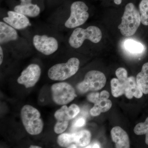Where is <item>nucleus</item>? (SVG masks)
Masks as SVG:
<instances>
[{"mask_svg":"<svg viewBox=\"0 0 148 148\" xmlns=\"http://www.w3.org/2000/svg\"><path fill=\"white\" fill-rule=\"evenodd\" d=\"M102 38V32L98 27L90 26L86 29L77 27L70 35L68 41L71 47L78 49L82 46L85 40L98 43Z\"/></svg>","mask_w":148,"mask_h":148,"instance_id":"1","label":"nucleus"},{"mask_svg":"<svg viewBox=\"0 0 148 148\" xmlns=\"http://www.w3.org/2000/svg\"><path fill=\"white\" fill-rule=\"evenodd\" d=\"M141 22L140 12L135 5L130 3L125 6L121 23L118 28L123 36H131L137 32Z\"/></svg>","mask_w":148,"mask_h":148,"instance_id":"2","label":"nucleus"},{"mask_svg":"<svg viewBox=\"0 0 148 148\" xmlns=\"http://www.w3.org/2000/svg\"><path fill=\"white\" fill-rule=\"evenodd\" d=\"M21 117L23 125L29 134L37 135L42 132L43 122L39 111L36 108L25 105L21 109Z\"/></svg>","mask_w":148,"mask_h":148,"instance_id":"3","label":"nucleus"},{"mask_svg":"<svg viewBox=\"0 0 148 148\" xmlns=\"http://www.w3.org/2000/svg\"><path fill=\"white\" fill-rule=\"evenodd\" d=\"M79 65V60L72 57L66 63H59L51 66L48 71V76L52 80H65L76 73Z\"/></svg>","mask_w":148,"mask_h":148,"instance_id":"4","label":"nucleus"},{"mask_svg":"<svg viewBox=\"0 0 148 148\" xmlns=\"http://www.w3.org/2000/svg\"><path fill=\"white\" fill-rule=\"evenodd\" d=\"M32 44L38 52L45 56L55 53L60 47L58 38L51 34L38 33L33 36Z\"/></svg>","mask_w":148,"mask_h":148,"instance_id":"5","label":"nucleus"},{"mask_svg":"<svg viewBox=\"0 0 148 148\" xmlns=\"http://www.w3.org/2000/svg\"><path fill=\"white\" fill-rule=\"evenodd\" d=\"M70 15L63 26L67 29H75L83 25L89 18L88 8L83 2L77 1L71 5Z\"/></svg>","mask_w":148,"mask_h":148,"instance_id":"6","label":"nucleus"},{"mask_svg":"<svg viewBox=\"0 0 148 148\" xmlns=\"http://www.w3.org/2000/svg\"><path fill=\"white\" fill-rule=\"evenodd\" d=\"M106 80V76L102 72L97 71H90L85 76L83 81L77 84V88L81 93L90 91H97L104 87Z\"/></svg>","mask_w":148,"mask_h":148,"instance_id":"7","label":"nucleus"},{"mask_svg":"<svg viewBox=\"0 0 148 148\" xmlns=\"http://www.w3.org/2000/svg\"><path fill=\"white\" fill-rule=\"evenodd\" d=\"M51 89L52 99L57 105H66L72 102L77 96L73 87L68 83L54 84Z\"/></svg>","mask_w":148,"mask_h":148,"instance_id":"8","label":"nucleus"},{"mask_svg":"<svg viewBox=\"0 0 148 148\" xmlns=\"http://www.w3.org/2000/svg\"><path fill=\"white\" fill-rule=\"evenodd\" d=\"M41 74V69L38 64H30L21 72L17 82L27 88L34 86L38 81Z\"/></svg>","mask_w":148,"mask_h":148,"instance_id":"9","label":"nucleus"},{"mask_svg":"<svg viewBox=\"0 0 148 148\" xmlns=\"http://www.w3.org/2000/svg\"><path fill=\"white\" fill-rule=\"evenodd\" d=\"M2 20L10 26L18 30L26 29L30 24L28 16L14 10L8 11L6 16H4Z\"/></svg>","mask_w":148,"mask_h":148,"instance_id":"10","label":"nucleus"},{"mask_svg":"<svg viewBox=\"0 0 148 148\" xmlns=\"http://www.w3.org/2000/svg\"><path fill=\"white\" fill-rule=\"evenodd\" d=\"M18 38V32L16 29L3 21H0V44L1 46L16 41Z\"/></svg>","mask_w":148,"mask_h":148,"instance_id":"11","label":"nucleus"},{"mask_svg":"<svg viewBox=\"0 0 148 148\" xmlns=\"http://www.w3.org/2000/svg\"><path fill=\"white\" fill-rule=\"evenodd\" d=\"M68 107L64 105L55 112L54 117L57 120L54 125V131L56 134H61L67 129L71 119L68 114Z\"/></svg>","mask_w":148,"mask_h":148,"instance_id":"12","label":"nucleus"},{"mask_svg":"<svg viewBox=\"0 0 148 148\" xmlns=\"http://www.w3.org/2000/svg\"><path fill=\"white\" fill-rule=\"evenodd\" d=\"M113 141L117 148H130L129 138L127 133L119 126L114 127L111 130Z\"/></svg>","mask_w":148,"mask_h":148,"instance_id":"13","label":"nucleus"},{"mask_svg":"<svg viewBox=\"0 0 148 148\" xmlns=\"http://www.w3.org/2000/svg\"><path fill=\"white\" fill-rule=\"evenodd\" d=\"M14 10L30 17H37L39 15L41 11L40 8L38 5L32 3L17 5L14 7Z\"/></svg>","mask_w":148,"mask_h":148,"instance_id":"14","label":"nucleus"},{"mask_svg":"<svg viewBox=\"0 0 148 148\" xmlns=\"http://www.w3.org/2000/svg\"><path fill=\"white\" fill-rule=\"evenodd\" d=\"M143 92L138 87L136 79L134 77H128L126 84L125 94L128 99H132L133 97L137 98H141L143 96Z\"/></svg>","mask_w":148,"mask_h":148,"instance_id":"15","label":"nucleus"},{"mask_svg":"<svg viewBox=\"0 0 148 148\" xmlns=\"http://www.w3.org/2000/svg\"><path fill=\"white\" fill-rule=\"evenodd\" d=\"M91 134L87 130H82L73 133V145L80 147H86L90 143Z\"/></svg>","mask_w":148,"mask_h":148,"instance_id":"16","label":"nucleus"},{"mask_svg":"<svg viewBox=\"0 0 148 148\" xmlns=\"http://www.w3.org/2000/svg\"><path fill=\"white\" fill-rule=\"evenodd\" d=\"M136 81L144 94H148V62L143 65L142 71L137 75Z\"/></svg>","mask_w":148,"mask_h":148,"instance_id":"17","label":"nucleus"},{"mask_svg":"<svg viewBox=\"0 0 148 148\" xmlns=\"http://www.w3.org/2000/svg\"><path fill=\"white\" fill-rule=\"evenodd\" d=\"M112 103L109 99H100L94 103L93 108L90 110V113L93 116H98L101 113L106 112L110 109Z\"/></svg>","mask_w":148,"mask_h":148,"instance_id":"18","label":"nucleus"},{"mask_svg":"<svg viewBox=\"0 0 148 148\" xmlns=\"http://www.w3.org/2000/svg\"><path fill=\"white\" fill-rule=\"evenodd\" d=\"M126 83L121 82L117 78H113L111 80V90L113 96L117 98L125 94Z\"/></svg>","mask_w":148,"mask_h":148,"instance_id":"19","label":"nucleus"},{"mask_svg":"<svg viewBox=\"0 0 148 148\" xmlns=\"http://www.w3.org/2000/svg\"><path fill=\"white\" fill-rule=\"evenodd\" d=\"M125 49L132 53H139L143 52L144 50V46L142 44L134 40H128L124 43Z\"/></svg>","mask_w":148,"mask_h":148,"instance_id":"20","label":"nucleus"},{"mask_svg":"<svg viewBox=\"0 0 148 148\" xmlns=\"http://www.w3.org/2000/svg\"><path fill=\"white\" fill-rule=\"evenodd\" d=\"M141 23L148 26V0H142L139 5Z\"/></svg>","mask_w":148,"mask_h":148,"instance_id":"21","label":"nucleus"},{"mask_svg":"<svg viewBox=\"0 0 148 148\" xmlns=\"http://www.w3.org/2000/svg\"><path fill=\"white\" fill-rule=\"evenodd\" d=\"M134 131L137 135H146L145 142L148 145V117L144 123H140L135 126Z\"/></svg>","mask_w":148,"mask_h":148,"instance_id":"22","label":"nucleus"},{"mask_svg":"<svg viewBox=\"0 0 148 148\" xmlns=\"http://www.w3.org/2000/svg\"><path fill=\"white\" fill-rule=\"evenodd\" d=\"M116 75L118 79L121 82L126 84L128 80L127 71L123 68H119L116 71Z\"/></svg>","mask_w":148,"mask_h":148,"instance_id":"23","label":"nucleus"},{"mask_svg":"<svg viewBox=\"0 0 148 148\" xmlns=\"http://www.w3.org/2000/svg\"><path fill=\"white\" fill-rule=\"evenodd\" d=\"M79 107L75 104H72L69 108H68L67 110L68 116L71 119L76 116L79 113Z\"/></svg>","mask_w":148,"mask_h":148,"instance_id":"24","label":"nucleus"},{"mask_svg":"<svg viewBox=\"0 0 148 148\" xmlns=\"http://www.w3.org/2000/svg\"><path fill=\"white\" fill-rule=\"evenodd\" d=\"M100 96L99 92H92L88 95L87 99L88 101L94 104L100 99Z\"/></svg>","mask_w":148,"mask_h":148,"instance_id":"25","label":"nucleus"},{"mask_svg":"<svg viewBox=\"0 0 148 148\" xmlns=\"http://www.w3.org/2000/svg\"><path fill=\"white\" fill-rule=\"evenodd\" d=\"M86 123V120L84 118L80 117L77 119L73 124V126L75 127H80L84 126Z\"/></svg>","mask_w":148,"mask_h":148,"instance_id":"26","label":"nucleus"},{"mask_svg":"<svg viewBox=\"0 0 148 148\" xmlns=\"http://www.w3.org/2000/svg\"><path fill=\"white\" fill-rule=\"evenodd\" d=\"M110 97V93L107 90H104L100 93V98L103 99H108Z\"/></svg>","mask_w":148,"mask_h":148,"instance_id":"27","label":"nucleus"},{"mask_svg":"<svg viewBox=\"0 0 148 148\" xmlns=\"http://www.w3.org/2000/svg\"><path fill=\"white\" fill-rule=\"evenodd\" d=\"M4 58L3 50L2 46H0V65H1L3 63Z\"/></svg>","mask_w":148,"mask_h":148,"instance_id":"28","label":"nucleus"},{"mask_svg":"<svg viewBox=\"0 0 148 148\" xmlns=\"http://www.w3.org/2000/svg\"><path fill=\"white\" fill-rule=\"evenodd\" d=\"M100 145L98 143H92V145H87L85 148H100Z\"/></svg>","mask_w":148,"mask_h":148,"instance_id":"29","label":"nucleus"},{"mask_svg":"<svg viewBox=\"0 0 148 148\" xmlns=\"http://www.w3.org/2000/svg\"><path fill=\"white\" fill-rule=\"evenodd\" d=\"M32 0H20V4H19L24 5L32 3Z\"/></svg>","mask_w":148,"mask_h":148,"instance_id":"30","label":"nucleus"},{"mask_svg":"<svg viewBox=\"0 0 148 148\" xmlns=\"http://www.w3.org/2000/svg\"><path fill=\"white\" fill-rule=\"evenodd\" d=\"M114 2L116 4L119 5L121 3L122 0H114Z\"/></svg>","mask_w":148,"mask_h":148,"instance_id":"31","label":"nucleus"},{"mask_svg":"<svg viewBox=\"0 0 148 148\" xmlns=\"http://www.w3.org/2000/svg\"><path fill=\"white\" fill-rule=\"evenodd\" d=\"M30 148H41V147L38 146L31 145L30 147Z\"/></svg>","mask_w":148,"mask_h":148,"instance_id":"32","label":"nucleus"}]
</instances>
